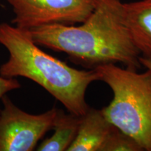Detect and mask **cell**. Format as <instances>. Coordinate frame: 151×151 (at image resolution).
Returning <instances> with one entry per match:
<instances>
[{
    "label": "cell",
    "instance_id": "1",
    "mask_svg": "<svg viewBox=\"0 0 151 151\" xmlns=\"http://www.w3.org/2000/svg\"><path fill=\"white\" fill-rule=\"evenodd\" d=\"M29 32L37 45L65 52L71 62L87 69L116 63L137 71L142 67L140 52L124 22L121 0H97L81 25L52 24Z\"/></svg>",
    "mask_w": 151,
    "mask_h": 151
},
{
    "label": "cell",
    "instance_id": "2",
    "mask_svg": "<svg viewBox=\"0 0 151 151\" xmlns=\"http://www.w3.org/2000/svg\"><path fill=\"white\" fill-rule=\"evenodd\" d=\"M0 44L9 59L0 67L5 78L22 76L35 81L64 105L71 114L83 116L89 109L86 101L88 86L100 81L96 69L79 70L46 53L32 39L29 30L0 24Z\"/></svg>",
    "mask_w": 151,
    "mask_h": 151
},
{
    "label": "cell",
    "instance_id": "3",
    "mask_svg": "<svg viewBox=\"0 0 151 151\" xmlns=\"http://www.w3.org/2000/svg\"><path fill=\"white\" fill-rule=\"evenodd\" d=\"M100 81L112 90V101L101 109L109 121L151 151V71L143 73L108 64L96 68Z\"/></svg>",
    "mask_w": 151,
    "mask_h": 151
},
{
    "label": "cell",
    "instance_id": "4",
    "mask_svg": "<svg viewBox=\"0 0 151 151\" xmlns=\"http://www.w3.org/2000/svg\"><path fill=\"white\" fill-rule=\"evenodd\" d=\"M12 7L11 23L30 30L52 24H74L88 19L97 0H6Z\"/></svg>",
    "mask_w": 151,
    "mask_h": 151
},
{
    "label": "cell",
    "instance_id": "5",
    "mask_svg": "<svg viewBox=\"0 0 151 151\" xmlns=\"http://www.w3.org/2000/svg\"><path fill=\"white\" fill-rule=\"evenodd\" d=\"M0 111V151H32L39 141L53 129L58 109L39 115L24 112L7 95L1 98Z\"/></svg>",
    "mask_w": 151,
    "mask_h": 151
},
{
    "label": "cell",
    "instance_id": "6",
    "mask_svg": "<svg viewBox=\"0 0 151 151\" xmlns=\"http://www.w3.org/2000/svg\"><path fill=\"white\" fill-rule=\"evenodd\" d=\"M113 127L101 109L89 107L81 116L76 137L67 151H101Z\"/></svg>",
    "mask_w": 151,
    "mask_h": 151
},
{
    "label": "cell",
    "instance_id": "7",
    "mask_svg": "<svg viewBox=\"0 0 151 151\" xmlns=\"http://www.w3.org/2000/svg\"><path fill=\"white\" fill-rule=\"evenodd\" d=\"M124 20L141 57L151 60V0L123 3Z\"/></svg>",
    "mask_w": 151,
    "mask_h": 151
},
{
    "label": "cell",
    "instance_id": "8",
    "mask_svg": "<svg viewBox=\"0 0 151 151\" xmlns=\"http://www.w3.org/2000/svg\"><path fill=\"white\" fill-rule=\"evenodd\" d=\"M81 116L65 113L58 109L51 137L46 139L37 149L39 151H64L67 150L74 141L78 132Z\"/></svg>",
    "mask_w": 151,
    "mask_h": 151
},
{
    "label": "cell",
    "instance_id": "9",
    "mask_svg": "<svg viewBox=\"0 0 151 151\" xmlns=\"http://www.w3.org/2000/svg\"><path fill=\"white\" fill-rule=\"evenodd\" d=\"M141 146L135 139L115 126L104 143L101 151H143Z\"/></svg>",
    "mask_w": 151,
    "mask_h": 151
},
{
    "label": "cell",
    "instance_id": "10",
    "mask_svg": "<svg viewBox=\"0 0 151 151\" xmlns=\"http://www.w3.org/2000/svg\"><path fill=\"white\" fill-rule=\"evenodd\" d=\"M20 84L15 78H5L0 75V99L8 92L18 89ZM1 111V110H0Z\"/></svg>",
    "mask_w": 151,
    "mask_h": 151
},
{
    "label": "cell",
    "instance_id": "11",
    "mask_svg": "<svg viewBox=\"0 0 151 151\" xmlns=\"http://www.w3.org/2000/svg\"><path fill=\"white\" fill-rule=\"evenodd\" d=\"M139 60H140V62L141 65L143 67H144L146 69L151 71V60L147 59V58H143V57H140L139 58Z\"/></svg>",
    "mask_w": 151,
    "mask_h": 151
}]
</instances>
